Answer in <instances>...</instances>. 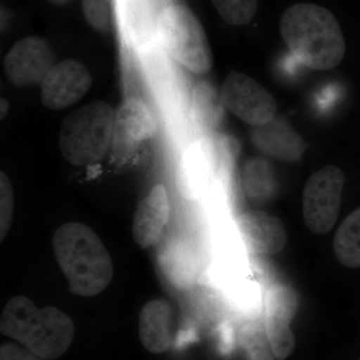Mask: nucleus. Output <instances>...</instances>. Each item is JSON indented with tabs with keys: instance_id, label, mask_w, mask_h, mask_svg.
Masks as SVG:
<instances>
[{
	"instance_id": "18",
	"label": "nucleus",
	"mask_w": 360,
	"mask_h": 360,
	"mask_svg": "<svg viewBox=\"0 0 360 360\" xmlns=\"http://www.w3.org/2000/svg\"><path fill=\"white\" fill-rule=\"evenodd\" d=\"M225 110L221 94L212 84L200 82L194 86L191 113L198 129L205 132L214 131L221 124Z\"/></svg>"
},
{
	"instance_id": "13",
	"label": "nucleus",
	"mask_w": 360,
	"mask_h": 360,
	"mask_svg": "<svg viewBox=\"0 0 360 360\" xmlns=\"http://www.w3.org/2000/svg\"><path fill=\"white\" fill-rule=\"evenodd\" d=\"M170 219V201L167 188L156 184L137 205L132 234L137 245L148 248L158 245Z\"/></svg>"
},
{
	"instance_id": "1",
	"label": "nucleus",
	"mask_w": 360,
	"mask_h": 360,
	"mask_svg": "<svg viewBox=\"0 0 360 360\" xmlns=\"http://www.w3.org/2000/svg\"><path fill=\"white\" fill-rule=\"evenodd\" d=\"M52 248L72 295L91 297L110 285L115 274L110 252L86 224L68 222L59 226Z\"/></svg>"
},
{
	"instance_id": "28",
	"label": "nucleus",
	"mask_w": 360,
	"mask_h": 360,
	"mask_svg": "<svg viewBox=\"0 0 360 360\" xmlns=\"http://www.w3.org/2000/svg\"><path fill=\"white\" fill-rule=\"evenodd\" d=\"M226 360H232V359H226Z\"/></svg>"
},
{
	"instance_id": "27",
	"label": "nucleus",
	"mask_w": 360,
	"mask_h": 360,
	"mask_svg": "<svg viewBox=\"0 0 360 360\" xmlns=\"http://www.w3.org/2000/svg\"><path fill=\"white\" fill-rule=\"evenodd\" d=\"M47 1L51 2L53 6H63L68 4L70 0H47Z\"/></svg>"
},
{
	"instance_id": "6",
	"label": "nucleus",
	"mask_w": 360,
	"mask_h": 360,
	"mask_svg": "<svg viewBox=\"0 0 360 360\" xmlns=\"http://www.w3.org/2000/svg\"><path fill=\"white\" fill-rule=\"evenodd\" d=\"M345 176L335 165L314 172L305 184L302 196L303 219L310 231L328 233L340 215Z\"/></svg>"
},
{
	"instance_id": "17",
	"label": "nucleus",
	"mask_w": 360,
	"mask_h": 360,
	"mask_svg": "<svg viewBox=\"0 0 360 360\" xmlns=\"http://www.w3.org/2000/svg\"><path fill=\"white\" fill-rule=\"evenodd\" d=\"M160 265L168 281L179 288L191 285L200 274V262L195 252L182 240H172L163 246Z\"/></svg>"
},
{
	"instance_id": "20",
	"label": "nucleus",
	"mask_w": 360,
	"mask_h": 360,
	"mask_svg": "<svg viewBox=\"0 0 360 360\" xmlns=\"http://www.w3.org/2000/svg\"><path fill=\"white\" fill-rule=\"evenodd\" d=\"M243 187L248 198L258 202L274 198L276 182L269 161L253 158L246 163L243 169Z\"/></svg>"
},
{
	"instance_id": "8",
	"label": "nucleus",
	"mask_w": 360,
	"mask_h": 360,
	"mask_svg": "<svg viewBox=\"0 0 360 360\" xmlns=\"http://www.w3.org/2000/svg\"><path fill=\"white\" fill-rule=\"evenodd\" d=\"M155 118L143 101L129 98L115 111L110 150L117 160L135 155L155 137Z\"/></svg>"
},
{
	"instance_id": "16",
	"label": "nucleus",
	"mask_w": 360,
	"mask_h": 360,
	"mask_svg": "<svg viewBox=\"0 0 360 360\" xmlns=\"http://www.w3.org/2000/svg\"><path fill=\"white\" fill-rule=\"evenodd\" d=\"M252 142L265 155L286 162L302 160L307 142L283 118L257 127L252 131Z\"/></svg>"
},
{
	"instance_id": "19",
	"label": "nucleus",
	"mask_w": 360,
	"mask_h": 360,
	"mask_svg": "<svg viewBox=\"0 0 360 360\" xmlns=\"http://www.w3.org/2000/svg\"><path fill=\"white\" fill-rule=\"evenodd\" d=\"M338 262L348 269L360 267V207L343 220L333 239Z\"/></svg>"
},
{
	"instance_id": "24",
	"label": "nucleus",
	"mask_w": 360,
	"mask_h": 360,
	"mask_svg": "<svg viewBox=\"0 0 360 360\" xmlns=\"http://www.w3.org/2000/svg\"><path fill=\"white\" fill-rule=\"evenodd\" d=\"M13 189L11 180L4 172H0V240L8 234L13 219Z\"/></svg>"
},
{
	"instance_id": "5",
	"label": "nucleus",
	"mask_w": 360,
	"mask_h": 360,
	"mask_svg": "<svg viewBox=\"0 0 360 360\" xmlns=\"http://www.w3.org/2000/svg\"><path fill=\"white\" fill-rule=\"evenodd\" d=\"M161 44L187 70L202 75L212 66V54L202 25L188 7H165L158 20Z\"/></svg>"
},
{
	"instance_id": "2",
	"label": "nucleus",
	"mask_w": 360,
	"mask_h": 360,
	"mask_svg": "<svg viewBox=\"0 0 360 360\" xmlns=\"http://www.w3.org/2000/svg\"><path fill=\"white\" fill-rule=\"evenodd\" d=\"M281 32L291 53L311 70H331L345 58L340 23L324 7L312 4L290 6L281 18Z\"/></svg>"
},
{
	"instance_id": "22",
	"label": "nucleus",
	"mask_w": 360,
	"mask_h": 360,
	"mask_svg": "<svg viewBox=\"0 0 360 360\" xmlns=\"http://www.w3.org/2000/svg\"><path fill=\"white\" fill-rule=\"evenodd\" d=\"M212 6L227 25H248L255 18L258 0H210Z\"/></svg>"
},
{
	"instance_id": "23",
	"label": "nucleus",
	"mask_w": 360,
	"mask_h": 360,
	"mask_svg": "<svg viewBox=\"0 0 360 360\" xmlns=\"http://www.w3.org/2000/svg\"><path fill=\"white\" fill-rule=\"evenodd\" d=\"M85 20L97 32L108 33L113 25L115 0H82Z\"/></svg>"
},
{
	"instance_id": "21",
	"label": "nucleus",
	"mask_w": 360,
	"mask_h": 360,
	"mask_svg": "<svg viewBox=\"0 0 360 360\" xmlns=\"http://www.w3.org/2000/svg\"><path fill=\"white\" fill-rule=\"evenodd\" d=\"M239 342L248 360H276L264 323L245 324L239 333Z\"/></svg>"
},
{
	"instance_id": "10",
	"label": "nucleus",
	"mask_w": 360,
	"mask_h": 360,
	"mask_svg": "<svg viewBox=\"0 0 360 360\" xmlns=\"http://www.w3.org/2000/svg\"><path fill=\"white\" fill-rule=\"evenodd\" d=\"M238 142L229 135H210L187 150L184 180L189 188L198 191L214 174L219 163L231 165L238 158Z\"/></svg>"
},
{
	"instance_id": "15",
	"label": "nucleus",
	"mask_w": 360,
	"mask_h": 360,
	"mask_svg": "<svg viewBox=\"0 0 360 360\" xmlns=\"http://www.w3.org/2000/svg\"><path fill=\"white\" fill-rule=\"evenodd\" d=\"M139 338L151 354L167 352L174 342V314L172 304L155 298L144 304L139 314Z\"/></svg>"
},
{
	"instance_id": "3",
	"label": "nucleus",
	"mask_w": 360,
	"mask_h": 360,
	"mask_svg": "<svg viewBox=\"0 0 360 360\" xmlns=\"http://www.w3.org/2000/svg\"><path fill=\"white\" fill-rule=\"evenodd\" d=\"M2 335L44 359L65 354L75 338V324L65 312L54 307L39 309L23 295L11 298L0 319Z\"/></svg>"
},
{
	"instance_id": "11",
	"label": "nucleus",
	"mask_w": 360,
	"mask_h": 360,
	"mask_svg": "<svg viewBox=\"0 0 360 360\" xmlns=\"http://www.w3.org/2000/svg\"><path fill=\"white\" fill-rule=\"evenodd\" d=\"M298 309V296L292 288L276 284L267 291L264 300V328L277 360L288 359L295 341L290 323Z\"/></svg>"
},
{
	"instance_id": "29",
	"label": "nucleus",
	"mask_w": 360,
	"mask_h": 360,
	"mask_svg": "<svg viewBox=\"0 0 360 360\" xmlns=\"http://www.w3.org/2000/svg\"><path fill=\"white\" fill-rule=\"evenodd\" d=\"M357 360H360V357H359V359H357Z\"/></svg>"
},
{
	"instance_id": "25",
	"label": "nucleus",
	"mask_w": 360,
	"mask_h": 360,
	"mask_svg": "<svg viewBox=\"0 0 360 360\" xmlns=\"http://www.w3.org/2000/svg\"><path fill=\"white\" fill-rule=\"evenodd\" d=\"M0 360H46L16 343H4L0 347Z\"/></svg>"
},
{
	"instance_id": "12",
	"label": "nucleus",
	"mask_w": 360,
	"mask_h": 360,
	"mask_svg": "<svg viewBox=\"0 0 360 360\" xmlns=\"http://www.w3.org/2000/svg\"><path fill=\"white\" fill-rule=\"evenodd\" d=\"M91 84L86 66L75 59H66L56 63L40 84L41 103L51 110H65L82 101Z\"/></svg>"
},
{
	"instance_id": "26",
	"label": "nucleus",
	"mask_w": 360,
	"mask_h": 360,
	"mask_svg": "<svg viewBox=\"0 0 360 360\" xmlns=\"http://www.w3.org/2000/svg\"><path fill=\"white\" fill-rule=\"evenodd\" d=\"M9 111V103L6 99L1 98L0 101V117L4 120L6 117L7 113Z\"/></svg>"
},
{
	"instance_id": "14",
	"label": "nucleus",
	"mask_w": 360,
	"mask_h": 360,
	"mask_svg": "<svg viewBox=\"0 0 360 360\" xmlns=\"http://www.w3.org/2000/svg\"><path fill=\"white\" fill-rule=\"evenodd\" d=\"M238 227L245 245L252 252L276 255L285 248V227L281 220L269 213H243L238 217Z\"/></svg>"
},
{
	"instance_id": "9",
	"label": "nucleus",
	"mask_w": 360,
	"mask_h": 360,
	"mask_svg": "<svg viewBox=\"0 0 360 360\" xmlns=\"http://www.w3.org/2000/svg\"><path fill=\"white\" fill-rule=\"evenodd\" d=\"M54 65L51 45L39 37L18 40L4 58L7 78L11 84L20 87L41 84Z\"/></svg>"
},
{
	"instance_id": "4",
	"label": "nucleus",
	"mask_w": 360,
	"mask_h": 360,
	"mask_svg": "<svg viewBox=\"0 0 360 360\" xmlns=\"http://www.w3.org/2000/svg\"><path fill=\"white\" fill-rule=\"evenodd\" d=\"M115 110L103 101H92L66 116L59 131L61 155L77 167L94 165L110 148Z\"/></svg>"
},
{
	"instance_id": "7",
	"label": "nucleus",
	"mask_w": 360,
	"mask_h": 360,
	"mask_svg": "<svg viewBox=\"0 0 360 360\" xmlns=\"http://www.w3.org/2000/svg\"><path fill=\"white\" fill-rule=\"evenodd\" d=\"M220 94L225 108L252 127H262L276 117V99L264 87L243 73H229Z\"/></svg>"
}]
</instances>
